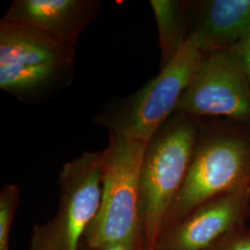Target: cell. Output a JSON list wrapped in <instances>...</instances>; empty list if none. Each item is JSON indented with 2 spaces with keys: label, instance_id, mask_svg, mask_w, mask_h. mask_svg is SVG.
Listing matches in <instances>:
<instances>
[{
  "label": "cell",
  "instance_id": "obj_11",
  "mask_svg": "<svg viewBox=\"0 0 250 250\" xmlns=\"http://www.w3.org/2000/svg\"><path fill=\"white\" fill-rule=\"evenodd\" d=\"M74 62L37 66L0 65V88L25 103L47 101L71 85Z\"/></svg>",
  "mask_w": 250,
  "mask_h": 250
},
{
  "label": "cell",
  "instance_id": "obj_4",
  "mask_svg": "<svg viewBox=\"0 0 250 250\" xmlns=\"http://www.w3.org/2000/svg\"><path fill=\"white\" fill-rule=\"evenodd\" d=\"M208 54L191 39L161 72L134 94L107 102L94 123L128 139L147 143L178 106Z\"/></svg>",
  "mask_w": 250,
  "mask_h": 250
},
{
  "label": "cell",
  "instance_id": "obj_16",
  "mask_svg": "<svg viewBox=\"0 0 250 250\" xmlns=\"http://www.w3.org/2000/svg\"><path fill=\"white\" fill-rule=\"evenodd\" d=\"M78 250H134L123 244H110L98 248H92L86 245L83 241L81 242Z\"/></svg>",
  "mask_w": 250,
  "mask_h": 250
},
{
  "label": "cell",
  "instance_id": "obj_12",
  "mask_svg": "<svg viewBox=\"0 0 250 250\" xmlns=\"http://www.w3.org/2000/svg\"><path fill=\"white\" fill-rule=\"evenodd\" d=\"M159 32L161 70L168 65L190 34L194 1L151 0Z\"/></svg>",
  "mask_w": 250,
  "mask_h": 250
},
{
  "label": "cell",
  "instance_id": "obj_10",
  "mask_svg": "<svg viewBox=\"0 0 250 250\" xmlns=\"http://www.w3.org/2000/svg\"><path fill=\"white\" fill-rule=\"evenodd\" d=\"M74 62V51L52 36L21 23L0 21V65L37 66Z\"/></svg>",
  "mask_w": 250,
  "mask_h": 250
},
{
  "label": "cell",
  "instance_id": "obj_5",
  "mask_svg": "<svg viewBox=\"0 0 250 250\" xmlns=\"http://www.w3.org/2000/svg\"><path fill=\"white\" fill-rule=\"evenodd\" d=\"M103 150L83 152L60 172V204L56 215L33 227L29 250H78L102 199Z\"/></svg>",
  "mask_w": 250,
  "mask_h": 250
},
{
  "label": "cell",
  "instance_id": "obj_2",
  "mask_svg": "<svg viewBox=\"0 0 250 250\" xmlns=\"http://www.w3.org/2000/svg\"><path fill=\"white\" fill-rule=\"evenodd\" d=\"M199 118L174 112L146 144L140 173L143 250H154L161 225L182 188L195 151Z\"/></svg>",
  "mask_w": 250,
  "mask_h": 250
},
{
  "label": "cell",
  "instance_id": "obj_13",
  "mask_svg": "<svg viewBox=\"0 0 250 250\" xmlns=\"http://www.w3.org/2000/svg\"><path fill=\"white\" fill-rule=\"evenodd\" d=\"M21 200L17 185L7 184L0 191V250H10L9 238Z\"/></svg>",
  "mask_w": 250,
  "mask_h": 250
},
{
  "label": "cell",
  "instance_id": "obj_1",
  "mask_svg": "<svg viewBox=\"0 0 250 250\" xmlns=\"http://www.w3.org/2000/svg\"><path fill=\"white\" fill-rule=\"evenodd\" d=\"M249 186L250 130L236 125H204L199 120L188 175L165 215L161 232L206 202Z\"/></svg>",
  "mask_w": 250,
  "mask_h": 250
},
{
  "label": "cell",
  "instance_id": "obj_14",
  "mask_svg": "<svg viewBox=\"0 0 250 250\" xmlns=\"http://www.w3.org/2000/svg\"><path fill=\"white\" fill-rule=\"evenodd\" d=\"M208 250H250V229L243 227Z\"/></svg>",
  "mask_w": 250,
  "mask_h": 250
},
{
  "label": "cell",
  "instance_id": "obj_15",
  "mask_svg": "<svg viewBox=\"0 0 250 250\" xmlns=\"http://www.w3.org/2000/svg\"><path fill=\"white\" fill-rule=\"evenodd\" d=\"M233 50H235L239 54L244 69L250 81V34L241 44L237 45Z\"/></svg>",
  "mask_w": 250,
  "mask_h": 250
},
{
  "label": "cell",
  "instance_id": "obj_6",
  "mask_svg": "<svg viewBox=\"0 0 250 250\" xmlns=\"http://www.w3.org/2000/svg\"><path fill=\"white\" fill-rule=\"evenodd\" d=\"M175 112L250 123V81L239 54L233 49L208 54Z\"/></svg>",
  "mask_w": 250,
  "mask_h": 250
},
{
  "label": "cell",
  "instance_id": "obj_8",
  "mask_svg": "<svg viewBox=\"0 0 250 250\" xmlns=\"http://www.w3.org/2000/svg\"><path fill=\"white\" fill-rule=\"evenodd\" d=\"M101 7L100 0H14L1 20L36 28L74 51Z\"/></svg>",
  "mask_w": 250,
  "mask_h": 250
},
{
  "label": "cell",
  "instance_id": "obj_7",
  "mask_svg": "<svg viewBox=\"0 0 250 250\" xmlns=\"http://www.w3.org/2000/svg\"><path fill=\"white\" fill-rule=\"evenodd\" d=\"M250 215L249 186L198 207L161 232L154 250H208L245 227Z\"/></svg>",
  "mask_w": 250,
  "mask_h": 250
},
{
  "label": "cell",
  "instance_id": "obj_9",
  "mask_svg": "<svg viewBox=\"0 0 250 250\" xmlns=\"http://www.w3.org/2000/svg\"><path fill=\"white\" fill-rule=\"evenodd\" d=\"M250 34V0L194 1L191 38L205 53L234 49Z\"/></svg>",
  "mask_w": 250,
  "mask_h": 250
},
{
  "label": "cell",
  "instance_id": "obj_3",
  "mask_svg": "<svg viewBox=\"0 0 250 250\" xmlns=\"http://www.w3.org/2000/svg\"><path fill=\"white\" fill-rule=\"evenodd\" d=\"M108 134L101 162V204L82 241L92 248L123 244L132 250H143L140 173L147 143Z\"/></svg>",
  "mask_w": 250,
  "mask_h": 250
}]
</instances>
